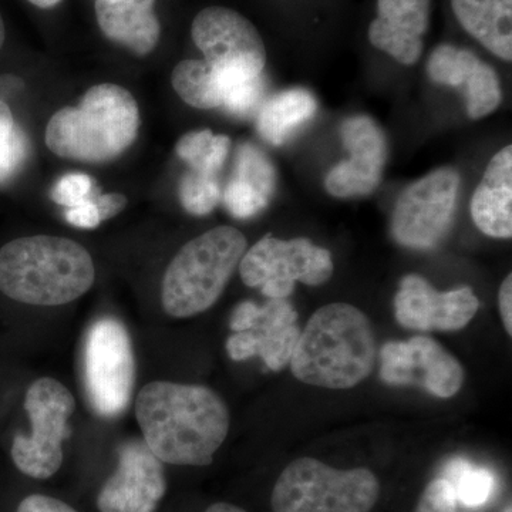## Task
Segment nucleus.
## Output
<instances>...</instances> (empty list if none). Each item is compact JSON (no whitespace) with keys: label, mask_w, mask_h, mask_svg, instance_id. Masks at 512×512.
<instances>
[{"label":"nucleus","mask_w":512,"mask_h":512,"mask_svg":"<svg viewBox=\"0 0 512 512\" xmlns=\"http://www.w3.org/2000/svg\"><path fill=\"white\" fill-rule=\"evenodd\" d=\"M480 308L473 289L441 292L419 275L404 276L394 296V315L407 329L456 332L466 328Z\"/></svg>","instance_id":"obj_15"},{"label":"nucleus","mask_w":512,"mask_h":512,"mask_svg":"<svg viewBox=\"0 0 512 512\" xmlns=\"http://www.w3.org/2000/svg\"><path fill=\"white\" fill-rule=\"evenodd\" d=\"M5 23H3L2 15H0V49H2L3 43H5Z\"/></svg>","instance_id":"obj_40"},{"label":"nucleus","mask_w":512,"mask_h":512,"mask_svg":"<svg viewBox=\"0 0 512 512\" xmlns=\"http://www.w3.org/2000/svg\"><path fill=\"white\" fill-rule=\"evenodd\" d=\"M467 114L471 120H480L490 116L498 109L503 100L500 79L490 64L480 60L464 83Z\"/></svg>","instance_id":"obj_27"},{"label":"nucleus","mask_w":512,"mask_h":512,"mask_svg":"<svg viewBox=\"0 0 512 512\" xmlns=\"http://www.w3.org/2000/svg\"><path fill=\"white\" fill-rule=\"evenodd\" d=\"M229 326V357L241 362L259 356L274 372L291 363L301 336L298 313L288 299H269L264 305L241 302L232 312Z\"/></svg>","instance_id":"obj_12"},{"label":"nucleus","mask_w":512,"mask_h":512,"mask_svg":"<svg viewBox=\"0 0 512 512\" xmlns=\"http://www.w3.org/2000/svg\"><path fill=\"white\" fill-rule=\"evenodd\" d=\"M379 495V480L367 468L338 470L302 457L276 480L271 504L274 512H370Z\"/></svg>","instance_id":"obj_6"},{"label":"nucleus","mask_w":512,"mask_h":512,"mask_svg":"<svg viewBox=\"0 0 512 512\" xmlns=\"http://www.w3.org/2000/svg\"><path fill=\"white\" fill-rule=\"evenodd\" d=\"M501 512H512L511 505H507V507H505L504 510Z\"/></svg>","instance_id":"obj_41"},{"label":"nucleus","mask_w":512,"mask_h":512,"mask_svg":"<svg viewBox=\"0 0 512 512\" xmlns=\"http://www.w3.org/2000/svg\"><path fill=\"white\" fill-rule=\"evenodd\" d=\"M205 512H247L242 510V508L237 507L234 504L228 503H215L212 504L211 507H208Z\"/></svg>","instance_id":"obj_38"},{"label":"nucleus","mask_w":512,"mask_h":512,"mask_svg":"<svg viewBox=\"0 0 512 512\" xmlns=\"http://www.w3.org/2000/svg\"><path fill=\"white\" fill-rule=\"evenodd\" d=\"M433 0H375L366 39L372 49L403 66H414L424 53Z\"/></svg>","instance_id":"obj_17"},{"label":"nucleus","mask_w":512,"mask_h":512,"mask_svg":"<svg viewBox=\"0 0 512 512\" xmlns=\"http://www.w3.org/2000/svg\"><path fill=\"white\" fill-rule=\"evenodd\" d=\"M97 210H99L101 222L110 220V218L116 217L121 211L126 208L127 198L119 192H113V194H97L96 197Z\"/></svg>","instance_id":"obj_35"},{"label":"nucleus","mask_w":512,"mask_h":512,"mask_svg":"<svg viewBox=\"0 0 512 512\" xmlns=\"http://www.w3.org/2000/svg\"><path fill=\"white\" fill-rule=\"evenodd\" d=\"M173 87L178 96L201 110L222 107V83L214 69L202 60H183L174 67Z\"/></svg>","instance_id":"obj_23"},{"label":"nucleus","mask_w":512,"mask_h":512,"mask_svg":"<svg viewBox=\"0 0 512 512\" xmlns=\"http://www.w3.org/2000/svg\"><path fill=\"white\" fill-rule=\"evenodd\" d=\"M471 218L491 238L512 237V147L498 151L471 198Z\"/></svg>","instance_id":"obj_19"},{"label":"nucleus","mask_w":512,"mask_h":512,"mask_svg":"<svg viewBox=\"0 0 512 512\" xmlns=\"http://www.w3.org/2000/svg\"><path fill=\"white\" fill-rule=\"evenodd\" d=\"M457 25L488 53L511 63L512 0H448Z\"/></svg>","instance_id":"obj_21"},{"label":"nucleus","mask_w":512,"mask_h":512,"mask_svg":"<svg viewBox=\"0 0 512 512\" xmlns=\"http://www.w3.org/2000/svg\"><path fill=\"white\" fill-rule=\"evenodd\" d=\"M136 380L133 346L123 323L113 318L97 320L84 346V383L93 409L114 417L130 403Z\"/></svg>","instance_id":"obj_9"},{"label":"nucleus","mask_w":512,"mask_h":512,"mask_svg":"<svg viewBox=\"0 0 512 512\" xmlns=\"http://www.w3.org/2000/svg\"><path fill=\"white\" fill-rule=\"evenodd\" d=\"M349 160L340 161L325 178L326 191L336 198H357L375 192L382 181L387 143L382 128L367 116H353L340 127Z\"/></svg>","instance_id":"obj_16"},{"label":"nucleus","mask_w":512,"mask_h":512,"mask_svg":"<svg viewBox=\"0 0 512 512\" xmlns=\"http://www.w3.org/2000/svg\"><path fill=\"white\" fill-rule=\"evenodd\" d=\"M16 512H77L69 504L49 495L33 494L19 504Z\"/></svg>","instance_id":"obj_34"},{"label":"nucleus","mask_w":512,"mask_h":512,"mask_svg":"<svg viewBox=\"0 0 512 512\" xmlns=\"http://www.w3.org/2000/svg\"><path fill=\"white\" fill-rule=\"evenodd\" d=\"M376 340L365 313L349 303H330L301 330L291 369L296 379L325 389H350L372 373Z\"/></svg>","instance_id":"obj_2"},{"label":"nucleus","mask_w":512,"mask_h":512,"mask_svg":"<svg viewBox=\"0 0 512 512\" xmlns=\"http://www.w3.org/2000/svg\"><path fill=\"white\" fill-rule=\"evenodd\" d=\"M238 266L244 284L261 289L269 299H288L296 282L326 284L335 271L328 249L312 244L308 238L285 241L271 234L248 249Z\"/></svg>","instance_id":"obj_8"},{"label":"nucleus","mask_w":512,"mask_h":512,"mask_svg":"<svg viewBox=\"0 0 512 512\" xmlns=\"http://www.w3.org/2000/svg\"><path fill=\"white\" fill-rule=\"evenodd\" d=\"M458 505L451 485L444 478H436L421 494L414 512H458Z\"/></svg>","instance_id":"obj_32"},{"label":"nucleus","mask_w":512,"mask_h":512,"mask_svg":"<svg viewBox=\"0 0 512 512\" xmlns=\"http://www.w3.org/2000/svg\"><path fill=\"white\" fill-rule=\"evenodd\" d=\"M72 393L64 384L42 377L29 387L25 409L32 431L13 439V463L25 476L46 480L55 476L63 463V441L70 437L69 419L74 412Z\"/></svg>","instance_id":"obj_7"},{"label":"nucleus","mask_w":512,"mask_h":512,"mask_svg":"<svg viewBox=\"0 0 512 512\" xmlns=\"http://www.w3.org/2000/svg\"><path fill=\"white\" fill-rule=\"evenodd\" d=\"M318 110V101L309 90L289 89L266 100L258 111L259 134L272 146H282Z\"/></svg>","instance_id":"obj_22"},{"label":"nucleus","mask_w":512,"mask_h":512,"mask_svg":"<svg viewBox=\"0 0 512 512\" xmlns=\"http://www.w3.org/2000/svg\"><path fill=\"white\" fill-rule=\"evenodd\" d=\"M498 303H500L501 318L508 336L512 335V275L504 279L498 291Z\"/></svg>","instance_id":"obj_36"},{"label":"nucleus","mask_w":512,"mask_h":512,"mask_svg":"<svg viewBox=\"0 0 512 512\" xmlns=\"http://www.w3.org/2000/svg\"><path fill=\"white\" fill-rule=\"evenodd\" d=\"M167 490L163 461L144 440L121 446L119 466L97 495L100 512H156Z\"/></svg>","instance_id":"obj_14"},{"label":"nucleus","mask_w":512,"mask_h":512,"mask_svg":"<svg viewBox=\"0 0 512 512\" xmlns=\"http://www.w3.org/2000/svg\"><path fill=\"white\" fill-rule=\"evenodd\" d=\"M140 111L133 94L116 84H99L77 107H64L50 119L46 144L56 156L106 163L136 140Z\"/></svg>","instance_id":"obj_4"},{"label":"nucleus","mask_w":512,"mask_h":512,"mask_svg":"<svg viewBox=\"0 0 512 512\" xmlns=\"http://www.w3.org/2000/svg\"><path fill=\"white\" fill-rule=\"evenodd\" d=\"M443 478L453 488L458 504L467 508L487 504L497 484L493 471L474 466L463 458L451 460L444 470Z\"/></svg>","instance_id":"obj_25"},{"label":"nucleus","mask_w":512,"mask_h":512,"mask_svg":"<svg viewBox=\"0 0 512 512\" xmlns=\"http://www.w3.org/2000/svg\"><path fill=\"white\" fill-rule=\"evenodd\" d=\"M380 360V377L390 386H419L440 399H450L464 383L461 363L427 336L387 342Z\"/></svg>","instance_id":"obj_13"},{"label":"nucleus","mask_w":512,"mask_h":512,"mask_svg":"<svg viewBox=\"0 0 512 512\" xmlns=\"http://www.w3.org/2000/svg\"><path fill=\"white\" fill-rule=\"evenodd\" d=\"M97 197V195H96ZM96 197L82 202L73 208H67L66 220L76 228L94 229L101 224L99 210H97Z\"/></svg>","instance_id":"obj_33"},{"label":"nucleus","mask_w":512,"mask_h":512,"mask_svg":"<svg viewBox=\"0 0 512 512\" xmlns=\"http://www.w3.org/2000/svg\"><path fill=\"white\" fill-rule=\"evenodd\" d=\"M15 124L12 111H10L8 104L0 99V147H2L3 144L6 143V140H8Z\"/></svg>","instance_id":"obj_37"},{"label":"nucleus","mask_w":512,"mask_h":512,"mask_svg":"<svg viewBox=\"0 0 512 512\" xmlns=\"http://www.w3.org/2000/svg\"><path fill=\"white\" fill-rule=\"evenodd\" d=\"M28 137L19 126L13 127L6 143L0 147V184L10 180L25 163L28 156Z\"/></svg>","instance_id":"obj_31"},{"label":"nucleus","mask_w":512,"mask_h":512,"mask_svg":"<svg viewBox=\"0 0 512 512\" xmlns=\"http://www.w3.org/2000/svg\"><path fill=\"white\" fill-rule=\"evenodd\" d=\"M231 148V140L211 130L191 131L180 138L175 147L178 157L191 171L218 177Z\"/></svg>","instance_id":"obj_24"},{"label":"nucleus","mask_w":512,"mask_h":512,"mask_svg":"<svg viewBox=\"0 0 512 512\" xmlns=\"http://www.w3.org/2000/svg\"><path fill=\"white\" fill-rule=\"evenodd\" d=\"M191 37L204 60L221 77L254 79L264 74L266 47L244 15L225 6H208L192 20Z\"/></svg>","instance_id":"obj_10"},{"label":"nucleus","mask_w":512,"mask_h":512,"mask_svg":"<svg viewBox=\"0 0 512 512\" xmlns=\"http://www.w3.org/2000/svg\"><path fill=\"white\" fill-rule=\"evenodd\" d=\"M276 171L264 151L242 144L235 157L234 174L222 192L232 217L249 220L268 207L276 191Z\"/></svg>","instance_id":"obj_18"},{"label":"nucleus","mask_w":512,"mask_h":512,"mask_svg":"<svg viewBox=\"0 0 512 512\" xmlns=\"http://www.w3.org/2000/svg\"><path fill=\"white\" fill-rule=\"evenodd\" d=\"M32 5L37 6L40 9H49L53 8V6L59 5L62 0H28Z\"/></svg>","instance_id":"obj_39"},{"label":"nucleus","mask_w":512,"mask_h":512,"mask_svg":"<svg viewBox=\"0 0 512 512\" xmlns=\"http://www.w3.org/2000/svg\"><path fill=\"white\" fill-rule=\"evenodd\" d=\"M480 60V57L467 47L453 45V43H440L431 50L426 70L434 83L441 86L461 87L464 86L471 72L476 69Z\"/></svg>","instance_id":"obj_26"},{"label":"nucleus","mask_w":512,"mask_h":512,"mask_svg":"<svg viewBox=\"0 0 512 512\" xmlns=\"http://www.w3.org/2000/svg\"><path fill=\"white\" fill-rule=\"evenodd\" d=\"M220 76V74H218ZM222 107L235 117H251L256 110L261 109L265 94V77L254 79H227L221 77Z\"/></svg>","instance_id":"obj_28"},{"label":"nucleus","mask_w":512,"mask_h":512,"mask_svg":"<svg viewBox=\"0 0 512 512\" xmlns=\"http://www.w3.org/2000/svg\"><path fill=\"white\" fill-rule=\"evenodd\" d=\"M97 195L92 178L86 174H67L57 181L50 197L56 204L73 208Z\"/></svg>","instance_id":"obj_30"},{"label":"nucleus","mask_w":512,"mask_h":512,"mask_svg":"<svg viewBox=\"0 0 512 512\" xmlns=\"http://www.w3.org/2000/svg\"><path fill=\"white\" fill-rule=\"evenodd\" d=\"M247 247V238L232 227L212 228L185 244L165 271L164 311L173 318L208 311L220 299Z\"/></svg>","instance_id":"obj_5"},{"label":"nucleus","mask_w":512,"mask_h":512,"mask_svg":"<svg viewBox=\"0 0 512 512\" xmlns=\"http://www.w3.org/2000/svg\"><path fill=\"white\" fill-rule=\"evenodd\" d=\"M136 416L144 443L174 466H210L231 424L224 400L198 384H146L138 393Z\"/></svg>","instance_id":"obj_1"},{"label":"nucleus","mask_w":512,"mask_h":512,"mask_svg":"<svg viewBox=\"0 0 512 512\" xmlns=\"http://www.w3.org/2000/svg\"><path fill=\"white\" fill-rule=\"evenodd\" d=\"M222 198L220 181L217 177H210L188 171L180 184V200L184 210L195 217H204L210 214Z\"/></svg>","instance_id":"obj_29"},{"label":"nucleus","mask_w":512,"mask_h":512,"mask_svg":"<svg viewBox=\"0 0 512 512\" xmlns=\"http://www.w3.org/2000/svg\"><path fill=\"white\" fill-rule=\"evenodd\" d=\"M460 184L458 171L443 167L409 185L394 205V241L413 249L437 247L450 231Z\"/></svg>","instance_id":"obj_11"},{"label":"nucleus","mask_w":512,"mask_h":512,"mask_svg":"<svg viewBox=\"0 0 512 512\" xmlns=\"http://www.w3.org/2000/svg\"><path fill=\"white\" fill-rule=\"evenodd\" d=\"M154 3L156 0H96L101 32L134 55H148L156 49L161 35Z\"/></svg>","instance_id":"obj_20"},{"label":"nucleus","mask_w":512,"mask_h":512,"mask_svg":"<svg viewBox=\"0 0 512 512\" xmlns=\"http://www.w3.org/2000/svg\"><path fill=\"white\" fill-rule=\"evenodd\" d=\"M94 278L92 256L72 239L36 235L0 249V291L13 301L66 305L89 291Z\"/></svg>","instance_id":"obj_3"}]
</instances>
